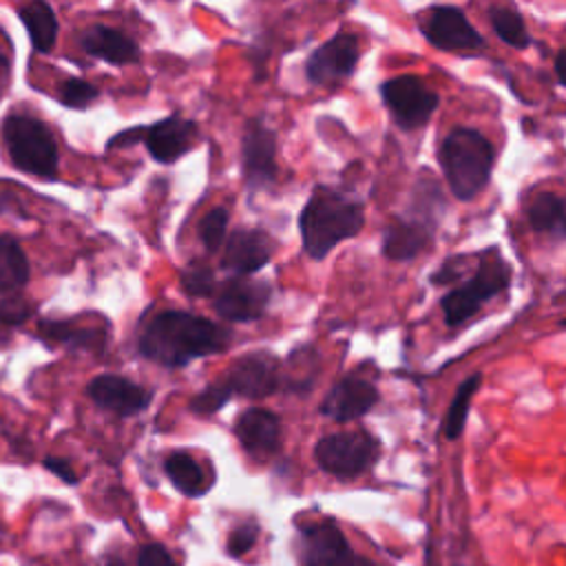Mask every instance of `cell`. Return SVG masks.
Here are the masks:
<instances>
[{
  "label": "cell",
  "mask_w": 566,
  "mask_h": 566,
  "mask_svg": "<svg viewBox=\"0 0 566 566\" xmlns=\"http://www.w3.org/2000/svg\"><path fill=\"white\" fill-rule=\"evenodd\" d=\"M97 97H99V88H95L93 84H88L80 77H69L60 86V99L69 108H86Z\"/></svg>",
  "instance_id": "31"
},
{
  "label": "cell",
  "mask_w": 566,
  "mask_h": 566,
  "mask_svg": "<svg viewBox=\"0 0 566 566\" xmlns=\"http://www.w3.org/2000/svg\"><path fill=\"white\" fill-rule=\"evenodd\" d=\"M38 332L44 340L64 345L80 352H102L106 345V329L80 325L75 321H51L44 318L38 323Z\"/></svg>",
  "instance_id": "21"
},
{
  "label": "cell",
  "mask_w": 566,
  "mask_h": 566,
  "mask_svg": "<svg viewBox=\"0 0 566 566\" xmlns=\"http://www.w3.org/2000/svg\"><path fill=\"white\" fill-rule=\"evenodd\" d=\"M29 281V261L20 248V243L0 234V294L18 292Z\"/></svg>",
  "instance_id": "26"
},
{
  "label": "cell",
  "mask_w": 566,
  "mask_h": 566,
  "mask_svg": "<svg viewBox=\"0 0 566 566\" xmlns=\"http://www.w3.org/2000/svg\"><path fill=\"white\" fill-rule=\"evenodd\" d=\"M420 35L438 51L471 53L484 49L482 33L469 22L464 11L453 4H433L416 13Z\"/></svg>",
  "instance_id": "7"
},
{
  "label": "cell",
  "mask_w": 566,
  "mask_h": 566,
  "mask_svg": "<svg viewBox=\"0 0 566 566\" xmlns=\"http://www.w3.org/2000/svg\"><path fill=\"white\" fill-rule=\"evenodd\" d=\"M234 433L252 458H268L279 449L281 420L265 409H248L239 416Z\"/></svg>",
  "instance_id": "19"
},
{
  "label": "cell",
  "mask_w": 566,
  "mask_h": 566,
  "mask_svg": "<svg viewBox=\"0 0 566 566\" xmlns=\"http://www.w3.org/2000/svg\"><path fill=\"white\" fill-rule=\"evenodd\" d=\"M226 343V332L212 321L170 310L148 323L139 338V352L164 367H184L195 358L221 352Z\"/></svg>",
  "instance_id": "1"
},
{
  "label": "cell",
  "mask_w": 566,
  "mask_h": 566,
  "mask_svg": "<svg viewBox=\"0 0 566 566\" xmlns=\"http://www.w3.org/2000/svg\"><path fill=\"white\" fill-rule=\"evenodd\" d=\"M564 234H566V223H564Z\"/></svg>",
  "instance_id": "39"
},
{
  "label": "cell",
  "mask_w": 566,
  "mask_h": 566,
  "mask_svg": "<svg viewBox=\"0 0 566 566\" xmlns=\"http://www.w3.org/2000/svg\"><path fill=\"white\" fill-rule=\"evenodd\" d=\"M380 400L378 387L356 374L340 378L325 396L321 413L336 422H352L369 413Z\"/></svg>",
  "instance_id": "12"
},
{
  "label": "cell",
  "mask_w": 566,
  "mask_h": 566,
  "mask_svg": "<svg viewBox=\"0 0 566 566\" xmlns=\"http://www.w3.org/2000/svg\"><path fill=\"white\" fill-rule=\"evenodd\" d=\"M380 97L394 124L402 130H418L433 117L440 95L418 75H396L380 84Z\"/></svg>",
  "instance_id": "8"
},
{
  "label": "cell",
  "mask_w": 566,
  "mask_h": 566,
  "mask_svg": "<svg viewBox=\"0 0 566 566\" xmlns=\"http://www.w3.org/2000/svg\"><path fill=\"white\" fill-rule=\"evenodd\" d=\"M164 471L172 482V486L188 497L203 495L212 484V478H208L206 471L199 467V462L186 451L170 453L164 460Z\"/></svg>",
  "instance_id": "22"
},
{
  "label": "cell",
  "mask_w": 566,
  "mask_h": 566,
  "mask_svg": "<svg viewBox=\"0 0 566 566\" xmlns=\"http://www.w3.org/2000/svg\"><path fill=\"white\" fill-rule=\"evenodd\" d=\"M228 382L245 398L270 396L279 387V363L268 352H248L230 367Z\"/></svg>",
  "instance_id": "16"
},
{
  "label": "cell",
  "mask_w": 566,
  "mask_h": 566,
  "mask_svg": "<svg viewBox=\"0 0 566 566\" xmlns=\"http://www.w3.org/2000/svg\"><path fill=\"white\" fill-rule=\"evenodd\" d=\"M33 307L22 296H7L0 301V323L2 325H20L31 316Z\"/></svg>",
  "instance_id": "33"
},
{
  "label": "cell",
  "mask_w": 566,
  "mask_h": 566,
  "mask_svg": "<svg viewBox=\"0 0 566 566\" xmlns=\"http://www.w3.org/2000/svg\"><path fill=\"white\" fill-rule=\"evenodd\" d=\"M86 394L97 407L122 418L144 411L153 400V391L144 389L142 385L128 378L111 374L93 378L86 387Z\"/></svg>",
  "instance_id": "15"
},
{
  "label": "cell",
  "mask_w": 566,
  "mask_h": 566,
  "mask_svg": "<svg viewBox=\"0 0 566 566\" xmlns=\"http://www.w3.org/2000/svg\"><path fill=\"white\" fill-rule=\"evenodd\" d=\"M272 250L274 243L263 230H237L226 243L221 263L232 272L252 274L272 259Z\"/></svg>",
  "instance_id": "18"
},
{
  "label": "cell",
  "mask_w": 566,
  "mask_h": 566,
  "mask_svg": "<svg viewBox=\"0 0 566 566\" xmlns=\"http://www.w3.org/2000/svg\"><path fill=\"white\" fill-rule=\"evenodd\" d=\"M438 164L451 195L460 201H471L491 181L495 150L480 130L455 126L438 144Z\"/></svg>",
  "instance_id": "3"
},
{
  "label": "cell",
  "mask_w": 566,
  "mask_h": 566,
  "mask_svg": "<svg viewBox=\"0 0 566 566\" xmlns=\"http://www.w3.org/2000/svg\"><path fill=\"white\" fill-rule=\"evenodd\" d=\"M524 214H526V221H528L533 232H539V234L562 232L564 234L566 201L559 195H555V192H537L528 201Z\"/></svg>",
  "instance_id": "24"
},
{
  "label": "cell",
  "mask_w": 566,
  "mask_h": 566,
  "mask_svg": "<svg viewBox=\"0 0 566 566\" xmlns=\"http://www.w3.org/2000/svg\"><path fill=\"white\" fill-rule=\"evenodd\" d=\"M272 296V287L265 281L232 279L217 294L214 310L221 318L234 323H248L263 316Z\"/></svg>",
  "instance_id": "14"
},
{
  "label": "cell",
  "mask_w": 566,
  "mask_h": 566,
  "mask_svg": "<svg viewBox=\"0 0 566 566\" xmlns=\"http://www.w3.org/2000/svg\"><path fill=\"white\" fill-rule=\"evenodd\" d=\"M380 455V440L365 429L336 431L323 436L314 447L318 467L340 480H352L376 464Z\"/></svg>",
  "instance_id": "6"
},
{
  "label": "cell",
  "mask_w": 566,
  "mask_h": 566,
  "mask_svg": "<svg viewBox=\"0 0 566 566\" xmlns=\"http://www.w3.org/2000/svg\"><path fill=\"white\" fill-rule=\"evenodd\" d=\"M360 60L358 35L349 31H338L334 38L323 42L305 62V75L312 84H334L349 77Z\"/></svg>",
  "instance_id": "9"
},
{
  "label": "cell",
  "mask_w": 566,
  "mask_h": 566,
  "mask_svg": "<svg viewBox=\"0 0 566 566\" xmlns=\"http://www.w3.org/2000/svg\"><path fill=\"white\" fill-rule=\"evenodd\" d=\"M197 137H199V130L195 122L177 115L153 124L144 133L148 153L161 164H170L181 155H186L197 144Z\"/></svg>",
  "instance_id": "17"
},
{
  "label": "cell",
  "mask_w": 566,
  "mask_h": 566,
  "mask_svg": "<svg viewBox=\"0 0 566 566\" xmlns=\"http://www.w3.org/2000/svg\"><path fill=\"white\" fill-rule=\"evenodd\" d=\"M214 272L203 261H192L181 272V290L190 296H210L214 292Z\"/></svg>",
  "instance_id": "29"
},
{
  "label": "cell",
  "mask_w": 566,
  "mask_h": 566,
  "mask_svg": "<svg viewBox=\"0 0 566 566\" xmlns=\"http://www.w3.org/2000/svg\"><path fill=\"white\" fill-rule=\"evenodd\" d=\"M356 555L352 553L343 531L325 520L312 522L301 528L298 535V562L301 566H352Z\"/></svg>",
  "instance_id": "10"
},
{
  "label": "cell",
  "mask_w": 566,
  "mask_h": 566,
  "mask_svg": "<svg viewBox=\"0 0 566 566\" xmlns=\"http://www.w3.org/2000/svg\"><path fill=\"white\" fill-rule=\"evenodd\" d=\"M9 80H11V66H9V60L0 53V95L7 91Z\"/></svg>",
  "instance_id": "37"
},
{
  "label": "cell",
  "mask_w": 566,
  "mask_h": 566,
  "mask_svg": "<svg viewBox=\"0 0 566 566\" xmlns=\"http://www.w3.org/2000/svg\"><path fill=\"white\" fill-rule=\"evenodd\" d=\"M2 139L7 153L24 172L42 179L57 175V146L51 130L29 115H9L2 124Z\"/></svg>",
  "instance_id": "5"
},
{
  "label": "cell",
  "mask_w": 566,
  "mask_h": 566,
  "mask_svg": "<svg viewBox=\"0 0 566 566\" xmlns=\"http://www.w3.org/2000/svg\"><path fill=\"white\" fill-rule=\"evenodd\" d=\"M352 566H380V564H376V562H371V559H367V557L356 555V559H354V564H352Z\"/></svg>",
  "instance_id": "38"
},
{
  "label": "cell",
  "mask_w": 566,
  "mask_h": 566,
  "mask_svg": "<svg viewBox=\"0 0 566 566\" xmlns=\"http://www.w3.org/2000/svg\"><path fill=\"white\" fill-rule=\"evenodd\" d=\"M20 20L29 31L31 44L40 53H49L57 40V18L51 9V4L35 0L24 7H20Z\"/></svg>",
  "instance_id": "23"
},
{
  "label": "cell",
  "mask_w": 566,
  "mask_h": 566,
  "mask_svg": "<svg viewBox=\"0 0 566 566\" xmlns=\"http://www.w3.org/2000/svg\"><path fill=\"white\" fill-rule=\"evenodd\" d=\"M480 385H482V374L480 371L471 374L469 378H464L458 385V389L451 398V405L444 413V420H442V429H444L447 440H455V438L462 436L464 424H467V416H469V405H471L473 396L478 394Z\"/></svg>",
  "instance_id": "27"
},
{
  "label": "cell",
  "mask_w": 566,
  "mask_h": 566,
  "mask_svg": "<svg viewBox=\"0 0 566 566\" xmlns=\"http://www.w3.org/2000/svg\"><path fill=\"white\" fill-rule=\"evenodd\" d=\"M276 135L265 128L259 119H252L245 126L241 159L243 177L252 190L268 188L276 179Z\"/></svg>",
  "instance_id": "11"
},
{
  "label": "cell",
  "mask_w": 566,
  "mask_h": 566,
  "mask_svg": "<svg viewBox=\"0 0 566 566\" xmlns=\"http://www.w3.org/2000/svg\"><path fill=\"white\" fill-rule=\"evenodd\" d=\"M363 226V203L329 186H316L298 217L303 248L314 261L325 259L340 241L356 237Z\"/></svg>",
  "instance_id": "2"
},
{
  "label": "cell",
  "mask_w": 566,
  "mask_h": 566,
  "mask_svg": "<svg viewBox=\"0 0 566 566\" xmlns=\"http://www.w3.org/2000/svg\"><path fill=\"white\" fill-rule=\"evenodd\" d=\"M256 537H259V524H256V522H243V524H239V526L228 535V542H226L228 555H232V557L245 555V553L254 546Z\"/></svg>",
  "instance_id": "32"
},
{
  "label": "cell",
  "mask_w": 566,
  "mask_h": 566,
  "mask_svg": "<svg viewBox=\"0 0 566 566\" xmlns=\"http://www.w3.org/2000/svg\"><path fill=\"white\" fill-rule=\"evenodd\" d=\"M513 279V270L509 261L500 254L497 248H489L480 254V265L469 276L464 285L453 287L440 298V307L444 314V323L449 327H458L467 323L478 310L500 292L509 290Z\"/></svg>",
  "instance_id": "4"
},
{
  "label": "cell",
  "mask_w": 566,
  "mask_h": 566,
  "mask_svg": "<svg viewBox=\"0 0 566 566\" xmlns=\"http://www.w3.org/2000/svg\"><path fill=\"white\" fill-rule=\"evenodd\" d=\"M137 566H179L172 553L161 544H146L137 555Z\"/></svg>",
  "instance_id": "34"
},
{
  "label": "cell",
  "mask_w": 566,
  "mask_h": 566,
  "mask_svg": "<svg viewBox=\"0 0 566 566\" xmlns=\"http://www.w3.org/2000/svg\"><path fill=\"white\" fill-rule=\"evenodd\" d=\"M436 228L438 223L416 217L409 212V217L394 219L385 232H382V256L396 263L413 261L422 252L431 250L433 239H436Z\"/></svg>",
  "instance_id": "13"
},
{
  "label": "cell",
  "mask_w": 566,
  "mask_h": 566,
  "mask_svg": "<svg viewBox=\"0 0 566 566\" xmlns=\"http://www.w3.org/2000/svg\"><path fill=\"white\" fill-rule=\"evenodd\" d=\"M228 230V210L226 208H212L199 223V239L208 252H214Z\"/></svg>",
  "instance_id": "30"
},
{
  "label": "cell",
  "mask_w": 566,
  "mask_h": 566,
  "mask_svg": "<svg viewBox=\"0 0 566 566\" xmlns=\"http://www.w3.org/2000/svg\"><path fill=\"white\" fill-rule=\"evenodd\" d=\"M44 467H46L53 475H57L62 482H66V484H75V482H77V475H75L73 467H71L66 460H62V458L49 455V458H44Z\"/></svg>",
  "instance_id": "35"
},
{
  "label": "cell",
  "mask_w": 566,
  "mask_h": 566,
  "mask_svg": "<svg viewBox=\"0 0 566 566\" xmlns=\"http://www.w3.org/2000/svg\"><path fill=\"white\" fill-rule=\"evenodd\" d=\"M489 22L493 33L511 49L524 51L531 46V33L526 29L524 15L520 13L517 7L511 4H493L489 9Z\"/></svg>",
  "instance_id": "25"
},
{
  "label": "cell",
  "mask_w": 566,
  "mask_h": 566,
  "mask_svg": "<svg viewBox=\"0 0 566 566\" xmlns=\"http://www.w3.org/2000/svg\"><path fill=\"white\" fill-rule=\"evenodd\" d=\"M77 40L88 55L99 57L108 64H133L139 60L137 42L106 24L86 27Z\"/></svg>",
  "instance_id": "20"
},
{
  "label": "cell",
  "mask_w": 566,
  "mask_h": 566,
  "mask_svg": "<svg viewBox=\"0 0 566 566\" xmlns=\"http://www.w3.org/2000/svg\"><path fill=\"white\" fill-rule=\"evenodd\" d=\"M232 396V387L226 380H212L208 387H203L197 396L190 398V411L197 413V416H210L214 411H219Z\"/></svg>",
  "instance_id": "28"
},
{
  "label": "cell",
  "mask_w": 566,
  "mask_h": 566,
  "mask_svg": "<svg viewBox=\"0 0 566 566\" xmlns=\"http://www.w3.org/2000/svg\"><path fill=\"white\" fill-rule=\"evenodd\" d=\"M555 77L562 86H566V49H562L557 55H555Z\"/></svg>",
  "instance_id": "36"
}]
</instances>
